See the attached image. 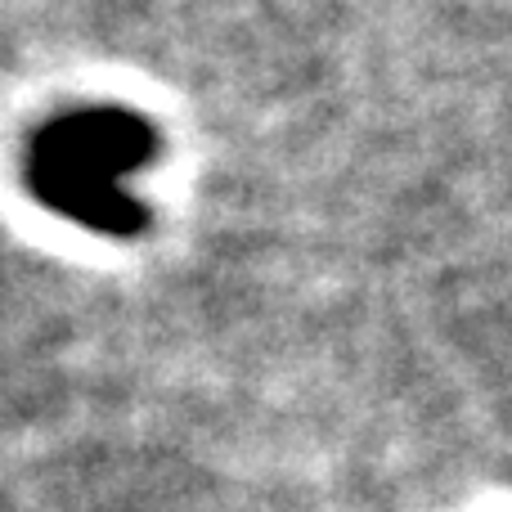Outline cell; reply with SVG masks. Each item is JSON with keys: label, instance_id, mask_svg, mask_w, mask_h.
Returning a JSON list of instances; mask_svg holds the SVG:
<instances>
[{"label": "cell", "instance_id": "1", "mask_svg": "<svg viewBox=\"0 0 512 512\" xmlns=\"http://www.w3.org/2000/svg\"><path fill=\"white\" fill-rule=\"evenodd\" d=\"M158 131L131 108H77L45 122L27 144V189L36 203L108 239H135L149 225L122 176L149 167Z\"/></svg>", "mask_w": 512, "mask_h": 512}]
</instances>
